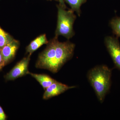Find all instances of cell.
Listing matches in <instances>:
<instances>
[{"label": "cell", "mask_w": 120, "mask_h": 120, "mask_svg": "<svg viewBox=\"0 0 120 120\" xmlns=\"http://www.w3.org/2000/svg\"><path fill=\"white\" fill-rule=\"evenodd\" d=\"M67 4L70 5L72 11L76 12L79 16L81 15L80 7L82 4L86 3L87 0H64Z\"/></svg>", "instance_id": "11"}, {"label": "cell", "mask_w": 120, "mask_h": 120, "mask_svg": "<svg viewBox=\"0 0 120 120\" xmlns=\"http://www.w3.org/2000/svg\"><path fill=\"white\" fill-rule=\"evenodd\" d=\"M58 1L60 3L59 5L64 8L66 9V8H67V7H66V5L65 4L64 0H58Z\"/></svg>", "instance_id": "16"}, {"label": "cell", "mask_w": 120, "mask_h": 120, "mask_svg": "<svg viewBox=\"0 0 120 120\" xmlns=\"http://www.w3.org/2000/svg\"><path fill=\"white\" fill-rule=\"evenodd\" d=\"M105 43L115 67L120 71V44L118 39L107 36L105 39Z\"/></svg>", "instance_id": "6"}, {"label": "cell", "mask_w": 120, "mask_h": 120, "mask_svg": "<svg viewBox=\"0 0 120 120\" xmlns=\"http://www.w3.org/2000/svg\"><path fill=\"white\" fill-rule=\"evenodd\" d=\"M4 67V62L2 54H1V49H0V71H1L3 68Z\"/></svg>", "instance_id": "15"}, {"label": "cell", "mask_w": 120, "mask_h": 120, "mask_svg": "<svg viewBox=\"0 0 120 120\" xmlns=\"http://www.w3.org/2000/svg\"><path fill=\"white\" fill-rule=\"evenodd\" d=\"M13 37L0 26V49L13 41Z\"/></svg>", "instance_id": "12"}, {"label": "cell", "mask_w": 120, "mask_h": 120, "mask_svg": "<svg viewBox=\"0 0 120 120\" xmlns=\"http://www.w3.org/2000/svg\"><path fill=\"white\" fill-rule=\"evenodd\" d=\"M49 41L45 34L40 35L31 41L26 48V52L31 56L32 54L44 45H47Z\"/></svg>", "instance_id": "9"}, {"label": "cell", "mask_w": 120, "mask_h": 120, "mask_svg": "<svg viewBox=\"0 0 120 120\" xmlns=\"http://www.w3.org/2000/svg\"><path fill=\"white\" fill-rule=\"evenodd\" d=\"M58 38L54 37L49 41L46 47L39 54L35 67L49 70L53 73L58 72L56 60V47Z\"/></svg>", "instance_id": "3"}, {"label": "cell", "mask_w": 120, "mask_h": 120, "mask_svg": "<svg viewBox=\"0 0 120 120\" xmlns=\"http://www.w3.org/2000/svg\"><path fill=\"white\" fill-rule=\"evenodd\" d=\"M28 74L34 78L45 90L52 84L57 81L50 76L45 74H36L30 72Z\"/></svg>", "instance_id": "10"}, {"label": "cell", "mask_w": 120, "mask_h": 120, "mask_svg": "<svg viewBox=\"0 0 120 120\" xmlns=\"http://www.w3.org/2000/svg\"><path fill=\"white\" fill-rule=\"evenodd\" d=\"M7 119V116L0 105V120H6Z\"/></svg>", "instance_id": "14"}, {"label": "cell", "mask_w": 120, "mask_h": 120, "mask_svg": "<svg viewBox=\"0 0 120 120\" xmlns=\"http://www.w3.org/2000/svg\"><path fill=\"white\" fill-rule=\"evenodd\" d=\"M20 45L19 41L14 39L1 49L4 66L11 62L15 58Z\"/></svg>", "instance_id": "7"}, {"label": "cell", "mask_w": 120, "mask_h": 120, "mask_svg": "<svg viewBox=\"0 0 120 120\" xmlns=\"http://www.w3.org/2000/svg\"><path fill=\"white\" fill-rule=\"evenodd\" d=\"M112 74V70L105 65L95 66L87 73L88 81L101 103L110 89Z\"/></svg>", "instance_id": "1"}, {"label": "cell", "mask_w": 120, "mask_h": 120, "mask_svg": "<svg viewBox=\"0 0 120 120\" xmlns=\"http://www.w3.org/2000/svg\"><path fill=\"white\" fill-rule=\"evenodd\" d=\"M110 24L114 34L117 37H120V17L113 19L110 21Z\"/></svg>", "instance_id": "13"}, {"label": "cell", "mask_w": 120, "mask_h": 120, "mask_svg": "<svg viewBox=\"0 0 120 120\" xmlns=\"http://www.w3.org/2000/svg\"><path fill=\"white\" fill-rule=\"evenodd\" d=\"M57 21L55 37L62 36L68 40L75 35L73 26L76 16L71 9L66 11L60 5H57Z\"/></svg>", "instance_id": "2"}, {"label": "cell", "mask_w": 120, "mask_h": 120, "mask_svg": "<svg viewBox=\"0 0 120 120\" xmlns=\"http://www.w3.org/2000/svg\"><path fill=\"white\" fill-rule=\"evenodd\" d=\"M31 56L28 54L17 62L14 67L4 76L6 81H13L28 74V67Z\"/></svg>", "instance_id": "5"}, {"label": "cell", "mask_w": 120, "mask_h": 120, "mask_svg": "<svg viewBox=\"0 0 120 120\" xmlns=\"http://www.w3.org/2000/svg\"><path fill=\"white\" fill-rule=\"evenodd\" d=\"M47 0L52 1V0ZM56 0V1H58V0Z\"/></svg>", "instance_id": "17"}, {"label": "cell", "mask_w": 120, "mask_h": 120, "mask_svg": "<svg viewBox=\"0 0 120 120\" xmlns=\"http://www.w3.org/2000/svg\"><path fill=\"white\" fill-rule=\"evenodd\" d=\"M75 45L69 41L60 42L57 41L56 47V60L58 71L73 56Z\"/></svg>", "instance_id": "4"}, {"label": "cell", "mask_w": 120, "mask_h": 120, "mask_svg": "<svg viewBox=\"0 0 120 120\" xmlns=\"http://www.w3.org/2000/svg\"><path fill=\"white\" fill-rule=\"evenodd\" d=\"M76 87L75 86H68L57 81L45 90L42 98L43 99L47 100Z\"/></svg>", "instance_id": "8"}]
</instances>
